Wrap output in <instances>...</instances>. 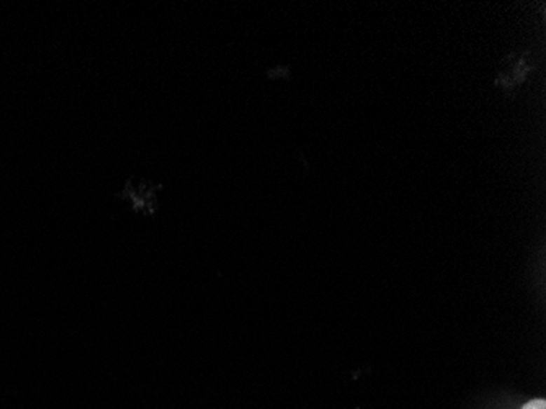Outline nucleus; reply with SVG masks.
I'll use <instances>...</instances> for the list:
<instances>
[{
  "instance_id": "f257e3e1",
  "label": "nucleus",
  "mask_w": 546,
  "mask_h": 409,
  "mask_svg": "<svg viewBox=\"0 0 546 409\" xmlns=\"http://www.w3.org/2000/svg\"><path fill=\"white\" fill-rule=\"evenodd\" d=\"M522 409H546V401L545 400H533V401H530L528 405H525Z\"/></svg>"
}]
</instances>
